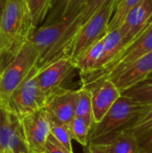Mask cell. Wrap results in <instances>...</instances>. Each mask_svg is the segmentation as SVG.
I'll return each mask as SVG.
<instances>
[{
    "mask_svg": "<svg viewBox=\"0 0 152 153\" xmlns=\"http://www.w3.org/2000/svg\"><path fill=\"white\" fill-rule=\"evenodd\" d=\"M73 68H75L73 60L68 56H62L39 71L37 81L47 98L57 90L63 88L64 82Z\"/></svg>",
    "mask_w": 152,
    "mask_h": 153,
    "instance_id": "obj_12",
    "label": "cell"
},
{
    "mask_svg": "<svg viewBox=\"0 0 152 153\" xmlns=\"http://www.w3.org/2000/svg\"><path fill=\"white\" fill-rule=\"evenodd\" d=\"M30 153H32V152H30Z\"/></svg>",
    "mask_w": 152,
    "mask_h": 153,
    "instance_id": "obj_34",
    "label": "cell"
},
{
    "mask_svg": "<svg viewBox=\"0 0 152 153\" xmlns=\"http://www.w3.org/2000/svg\"><path fill=\"white\" fill-rule=\"evenodd\" d=\"M130 97L138 102L152 106V84L150 85H135L122 93Z\"/></svg>",
    "mask_w": 152,
    "mask_h": 153,
    "instance_id": "obj_26",
    "label": "cell"
},
{
    "mask_svg": "<svg viewBox=\"0 0 152 153\" xmlns=\"http://www.w3.org/2000/svg\"><path fill=\"white\" fill-rule=\"evenodd\" d=\"M103 40H104V53L99 62V67L96 71L100 70L107 64H108L124 48L123 36L119 29L108 31V33L105 36Z\"/></svg>",
    "mask_w": 152,
    "mask_h": 153,
    "instance_id": "obj_19",
    "label": "cell"
},
{
    "mask_svg": "<svg viewBox=\"0 0 152 153\" xmlns=\"http://www.w3.org/2000/svg\"><path fill=\"white\" fill-rule=\"evenodd\" d=\"M117 1L112 0L109 2L81 27L65 49L62 56H68L74 61L83 52L103 39L108 33V24L115 12Z\"/></svg>",
    "mask_w": 152,
    "mask_h": 153,
    "instance_id": "obj_3",
    "label": "cell"
},
{
    "mask_svg": "<svg viewBox=\"0 0 152 153\" xmlns=\"http://www.w3.org/2000/svg\"><path fill=\"white\" fill-rule=\"evenodd\" d=\"M142 153H152V145H148V146H143L142 147Z\"/></svg>",
    "mask_w": 152,
    "mask_h": 153,
    "instance_id": "obj_32",
    "label": "cell"
},
{
    "mask_svg": "<svg viewBox=\"0 0 152 153\" xmlns=\"http://www.w3.org/2000/svg\"><path fill=\"white\" fill-rule=\"evenodd\" d=\"M150 107L122 94L104 118L99 123L92 126L90 142H96L121 132Z\"/></svg>",
    "mask_w": 152,
    "mask_h": 153,
    "instance_id": "obj_2",
    "label": "cell"
},
{
    "mask_svg": "<svg viewBox=\"0 0 152 153\" xmlns=\"http://www.w3.org/2000/svg\"><path fill=\"white\" fill-rule=\"evenodd\" d=\"M152 72V51L127 65L113 71L107 79L111 80L123 93L142 82Z\"/></svg>",
    "mask_w": 152,
    "mask_h": 153,
    "instance_id": "obj_11",
    "label": "cell"
},
{
    "mask_svg": "<svg viewBox=\"0 0 152 153\" xmlns=\"http://www.w3.org/2000/svg\"><path fill=\"white\" fill-rule=\"evenodd\" d=\"M142 1V0H118L108 24V31L118 29L124 22L128 13Z\"/></svg>",
    "mask_w": 152,
    "mask_h": 153,
    "instance_id": "obj_23",
    "label": "cell"
},
{
    "mask_svg": "<svg viewBox=\"0 0 152 153\" xmlns=\"http://www.w3.org/2000/svg\"><path fill=\"white\" fill-rule=\"evenodd\" d=\"M0 73H1V65H0Z\"/></svg>",
    "mask_w": 152,
    "mask_h": 153,
    "instance_id": "obj_33",
    "label": "cell"
},
{
    "mask_svg": "<svg viewBox=\"0 0 152 153\" xmlns=\"http://www.w3.org/2000/svg\"><path fill=\"white\" fill-rule=\"evenodd\" d=\"M39 71V69L36 65L9 99L8 106L21 118L44 108L46 105L47 97L42 91L37 81Z\"/></svg>",
    "mask_w": 152,
    "mask_h": 153,
    "instance_id": "obj_6",
    "label": "cell"
},
{
    "mask_svg": "<svg viewBox=\"0 0 152 153\" xmlns=\"http://www.w3.org/2000/svg\"><path fill=\"white\" fill-rule=\"evenodd\" d=\"M151 23L152 0H142L128 13L124 22L118 28L123 36L124 48Z\"/></svg>",
    "mask_w": 152,
    "mask_h": 153,
    "instance_id": "obj_14",
    "label": "cell"
},
{
    "mask_svg": "<svg viewBox=\"0 0 152 153\" xmlns=\"http://www.w3.org/2000/svg\"><path fill=\"white\" fill-rule=\"evenodd\" d=\"M6 1L7 0H0V22H1V18H2L3 13L5 7V4H6Z\"/></svg>",
    "mask_w": 152,
    "mask_h": 153,
    "instance_id": "obj_31",
    "label": "cell"
},
{
    "mask_svg": "<svg viewBox=\"0 0 152 153\" xmlns=\"http://www.w3.org/2000/svg\"><path fill=\"white\" fill-rule=\"evenodd\" d=\"M34 29L27 0H7L0 22L1 71L29 40Z\"/></svg>",
    "mask_w": 152,
    "mask_h": 153,
    "instance_id": "obj_1",
    "label": "cell"
},
{
    "mask_svg": "<svg viewBox=\"0 0 152 153\" xmlns=\"http://www.w3.org/2000/svg\"><path fill=\"white\" fill-rule=\"evenodd\" d=\"M75 117L85 119L91 126H93L94 124L91 91L85 86H82L78 90Z\"/></svg>",
    "mask_w": 152,
    "mask_h": 153,
    "instance_id": "obj_21",
    "label": "cell"
},
{
    "mask_svg": "<svg viewBox=\"0 0 152 153\" xmlns=\"http://www.w3.org/2000/svg\"><path fill=\"white\" fill-rule=\"evenodd\" d=\"M86 0H53L51 9L42 25L55 23L72 17L78 13Z\"/></svg>",
    "mask_w": 152,
    "mask_h": 153,
    "instance_id": "obj_17",
    "label": "cell"
},
{
    "mask_svg": "<svg viewBox=\"0 0 152 153\" xmlns=\"http://www.w3.org/2000/svg\"><path fill=\"white\" fill-rule=\"evenodd\" d=\"M150 84H152V72L142 82H141L140 83H138L136 85H150Z\"/></svg>",
    "mask_w": 152,
    "mask_h": 153,
    "instance_id": "obj_30",
    "label": "cell"
},
{
    "mask_svg": "<svg viewBox=\"0 0 152 153\" xmlns=\"http://www.w3.org/2000/svg\"><path fill=\"white\" fill-rule=\"evenodd\" d=\"M0 153H30L25 139L22 118L0 102Z\"/></svg>",
    "mask_w": 152,
    "mask_h": 153,
    "instance_id": "obj_7",
    "label": "cell"
},
{
    "mask_svg": "<svg viewBox=\"0 0 152 153\" xmlns=\"http://www.w3.org/2000/svg\"><path fill=\"white\" fill-rule=\"evenodd\" d=\"M52 2L53 0H27L35 28L44 23L51 9Z\"/></svg>",
    "mask_w": 152,
    "mask_h": 153,
    "instance_id": "obj_24",
    "label": "cell"
},
{
    "mask_svg": "<svg viewBox=\"0 0 152 153\" xmlns=\"http://www.w3.org/2000/svg\"><path fill=\"white\" fill-rule=\"evenodd\" d=\"M148 145H152V132L141 142V146L142 147L148 146Z\"/></svg>",
    "mask_w": 152,
    "mask_h": 153,
    "instance_id": "obj_29",
    "label": "cell"
},
{
    "mask_svg": "<svg viewBox=\"0 0 152 153\" xmlns=\"http://www.w3.org/2000/svg\"><path fill=\"white\" fill-rule=\"evenodd\" d=\"M73 140L83 146L87 147L90 143V135L92 126L85 119L75 117L68 125Z\"/></svg>",
    "mask_w": 152,
    "mask_h": 153,
    "instance_id": "obj_22",
    "label": "cell"
},
{
    "mask_svg": "<svg viewBox=\"0 0 152 153\" xmlns=\"http://www.w3.org/2000/svg\"><path fill=\"white\" fill-rule=\"evenodd\" d=\"M39 53L28 40L0 73V102L8 105L14 90L36 66Z\"/></svg>",
    "mask_w": 152,
    "mask_h": 153,
    "instance_id": "obj_4",
    "label": "cell"
},
{
    "mask_svg": "<svg viewBox=\"0 0 152 153\" xmlns=\"http://www.w3.org/2000/svg\"><path fill=\"white\" fill-rule=\"evenodd\" d=\"M77 97L78 90L61 88L47 98L45 108L51 117L69 125L75 117Z\"/></svg>",
    "mask_w": 152,
    "mask_h": 153,
    "instance_id": "obj_15",
    "label": "cell"
},
{
    "mask_svg": "<svg viewBox=\"0 0 152 153\" xmlns=\"http://www.w3.org/2000/svg\"><path fill=\"white\" fill-rule=\"evenodd\" d=\"M49 119H50V125H51V134L62 145H64L70 152L73 153V149L72 145L73 138L70 133L69 126L58 121L57 119L54 118L50 115H49Z\"/></svg>",
    "mask_w": 152,
    "mask_h": 153,
    "instance_id": "obj_25",
    "label": "cell"
},
{
    "mask_svg": "<svg viewBox=\"0 0 152 153\" xmlns=\"http://www.w3.org/2000/svg\"><path fill=\"white\" fill-rule=\"evenodd\" d=\"M112 0H86L84 4L81 6L78 13L75 14L72 22L67 29L66 32L59 41V43L55 47V48L50 52L47 58L40 65L39 69H42L49 64L55 62L56 60L62 57L65 49L67 48L69 43L72 41L73 38L75 36L77 31L82 26H83L97 12L102 9L106 4H108Z\"/></svg>",
    "mask_w": 152,
    "mask_h": 153,
    "instance_id": "obj_8",
    "label": "cell"
},
{
    "mask_svg": "<svg viewBox=\"0 0 152 153\" xmlns=\"http://www.w3.org/2000/svg\"><path fill=\"white\" fill-rule=\"evenodd\" d=\"M84 153H108L104 145L100 143L90 142L87 147L84 148Z\"/></svg>",
    "mask_w": 152,
    "mask_h": 153,
    "instance_id": "obj_28",
    "label": "cell"
},
{
    "mask_svg": "<svg viewBox=\"0 0 152 153\" xmlns=\"http://www.w3.org/2000/svg\"><path fill=\"white\" fill-rule=\"evenodd\" d=\"M92 143H102L108 153H141L142 151L139 140L125 130Z\"/></svg>",
    "mask_w": 152,
    "mask_h": 153,
    "instance_id": "obj_16",
    "label": "cell"
},
{
    "mask_svg": "<svg viewBox=\"0 0 152 153\" xmlns=\"http://www.w3.org/2000/svg\"><path fill=\"white\" fill-rule=\"evenodd\" d=\"M152 51V23L144 29L133 41L126 45L108 64L94 73L82 75V85L87 86L99 80L107 79L110 73L135 61Z\"/></svg>",
    "mask_w": 152,
    "mask_h": 153,
    "instance_id": "obj_5",
    "label": "cell"
},
{
    "mask_svg": "<svg viewBox=\"0 0 152 153\" xmlns=\"http://www.w3.org/2000/svg\"><path fill=\"white\" fill-rule=\"evenodd\" d=\"M85 87L91 91L93 122L98 124L104 118L122 93L109 79L99 80Z\"/></svg>",
    "mask_w": 152,
    "mask_h": 153,
    "instance_id": "obj_13",
    "label": "cell"
},
{
    "mask_svg": "<svg viewBox=\"0 0 152 153\" xmlns=\"http://www.w3.org/2000/svg\"><path fill=\"white\" fill-rule=\"evenodd\" d=\"M141 153H142V152H141Z\"/></svg>",
    "mask_w": 152,
    "mask_h": 153,
    "instance_id": "obj_35",
    "label": "cell"
},
{
    "mask_svg": "<svg viewBox=\"0 0 152 153\" xmlns=\"http://www.w3.org/2000/svg\"><path fill=\"white\" fill-rule=\"evenodd\" d=\"M22 122L30 152H44V146L51 134L49 115L45 107L23 117Z\"/></svg>",
    "mask_w": 152,
    "mask_h": 153,
    "instance_id": "obj_9",
    "label": "cell"
},
{
    "mask_svg": "<svg viewBox=\"0 0 152 153\" xmlns=\"http://www.w3.org/2000/svg\"><path fill=\"white\" fill-rule=\"evenodd\" d=\"M43 153H72L64 145H62L51 134H49L46 144L44 146Z\"/></svg>",
    "mask_w": 152,
    "mask_h": 153,
    "instance_id": "obj_27",
    "label": "cell"
},
{
    "mask_svg": "<svg viewBox=\"0 0 152 153\" xmlns=\"http://www.w3.org/2000/svg\"><path fill=\"white\" fill-rule=\"evenodd\" d=\"M103 53L104 40L101 39L83 52L73 61L75 68H77L81 73V76L93 73L98 69Z\"/></svg>",
    "mask_w": 152,
    "mask_h": 153,
    "instance_id": "obj_18",
    "label": "cell"
},
{
    "mask_svg": "<svg viewBox=\"0 0 152 153\" xmlns=\"http://www.w3.org/2000/svg\"><path fill=\"white\" fill-rule=\"evenodd\" d=\"M125 131L133 134L140 142L148 136L152 132V106L141 114Z\"/></svg>",
    "mask_w": 152,
    "mask_h": 153,
    "instance_id": "obj_20",
    "label": "cell"
},
{
    "mask_svg": "<svg viewBox=\"0 0 152 153\" xmlns=\"http://www.w3.org/2000/svg\"><path fill=\"white\" fill-rule=\"evenodd\" d=\"M71 22L72 17H69L63 21L51 24L41 25L34 29L29 38V40L36 47L39 53V57L37 63L38 68L59 43Z\"/></svg>",
    "mask_w": 152,
    "mask_h": 153,
    "instance_id": "obj_10",
    "label": "cell"
}]
</instances>
